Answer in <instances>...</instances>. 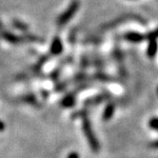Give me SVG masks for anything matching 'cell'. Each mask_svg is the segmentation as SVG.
Wrapping results in <instances>:
<instances>
[{
  "label": "cell",
  "mask_w": 158,
  "mask_h": 158,
  "mask_svg": "<svg viewBox=\"0 0 158 158\" xmlns=\"http://www.w3.org/2000/svg\"><path fill=\"white\" fill-rule=\"evenodd\" d=\"M83 118V131H84V133H85V136L86 138L88 139V142L91 146L92 150L94 152H99L100 150V146H99V143L95 137V135L93 131V129H92V126H91V122L88 119L87 116H84L82 117Z\"/></svg>",
  "instance_id": "obj_1"
},
{
  "label": "cell",
  "mask_w": 158,
  "mask_h": 158,
  "mask_svg": "<svg viewBox=\"0 0 158 158\" xmlns=\"http://www.w3.org/2000/svg\"><path fill=\"white\" fill-rule=\"evenodd\" d=\"M78 8H79V2L77 1V0H73V1L71 3L70 7L68 8L65 10V12L58 17V19H57V25L58 26H63L64 24L67 23L68 21H70L71 18L77 12Z\"/></svg>",
  "instance_id": "obj_2"
},
{
  "label": "cell",
  "mask_w": 158,
  "mask_h": 158,
  "mask_svg": "<svg viewBox=\"0 0 158 158\" xmlns=\"http://www.w3.org/2000/svg\"><path fill=\"white\" fill-rule=\"evenodd\" d=\"M124 38L132 43H140L144 39H146V35H143L139 32L131 31V32H126L125 35H124Z\"/></svg>",
  "instance_id": "obj_3"
},
{
  "label": "cell",
  "mask_w": 158,
  "mask_h": 158,
  "mask_svg": "<svg viewBox=\"0 0 158 158\" xmlns=\"http://www.w3.org/2000/svg\"><path fill=\"white\" fill-rule=\"evenodd\" d=\"M63 51V46H62V42L59 37H55L52 43L51 46V52L53 55H58L62 52Z\"/></svg>",
  "instance_id": "obj_4"
},
{
  "label": "cell",
  "mask_w": 158,
  "mask_h": 158,
  "mask_svg": "<svg viewBox=\"0 0 158 158\" xmlns=\"http://www.w3.org/2000/svg\"><path fill=\"white\" fill-rule=\"evenodd\" d=\"M157 48H158V45H157L156 39H150L148 51H147V53H148L149 57H151V58L154 57V55L156 54V52H157Z\"/></svg>",
  "instance_id": "obj_5"
},
{
  "label": "cell",
  "mask_w": 158,
  "mask_h": 158,
  "mask_svg": "<svg viewBox=\"0 0 158 158\" xmlns=\"http://www.w3.org/2000/svg\"><path fill=\"white\" fill-rule=\"evenodd\" d=\"M114 114V104H108L104 112H103V120H109Z\"/></svg>",
  "instance_id": "obj_6"
},
{
  "label": "cell",
  "mask_w": 158,
  "mask_h": 158,
  "mask_svg": "<svg viewBox=\"0 0 158 158\" xmlns=\"http://www.w3.org/2000/svg\"><path fill=\"white\" fill-rule=\"evenodd\" d=\"M2 36L7 40V41H9L10 43H13V44H17V43H19L21 40H20V38L18 37V36H16V35H13V33H10V32H6V31H4L3 33H2Z\"/></svg>",
  "instance_id": "obj_7"
},
{
  "label": "cell",
  "mask_w": 158,
  "mask_h": 158,
  "mask_svg": "<svg viewBox=\"0 0 158 158\" xmlns=\"http://www.w3.org/2000/svg\"><path fill=\"white\" fill-rule=\"evenodd\" d=\"M74 105V96L73 94L67 95L63 100H62V106L63 107H72Z\"/></svg>",
  "instance_id": "obj_8"
},
{
  "label": "cell",
  "mask_w": 158,
  "mask_h": 158,
  "mask_svg": "<svg viewBox=\"0 0 158 158\" xmlns=\"http://www.w3.org/2000/svg\"><path fill=\"white\" fill-rule=\"evenodd\" d=\"M105 98H107V96L106 95H101V96H95V97H94V98H92V99H89V100H88V104H91V105H94V104H98V103H101L102 101L105 99Z\"/></svg>",
  "instance_id": "obj_9"
},
{
  "label": "cell",
  "mask_w": 158,
  "mask_h": 158,
  "mask_svg": "<svg viewBox=\"0 0 158 158\" xmlns=\"http://www.w3.org/2000/svg\"><path fill=\"white\" fill-rule=\"evenodd\" d=\"M14 25L15 26V28H17V29H19L21 31H26L28 29L27 25H25L24 23H22V22H19L17 20H15L14 21Z\"/></svg>",
  "instance_id": "obj_10"
},
{
  "label": "cell",
  "mask_w": 158,
  "mask_h": 158,
  "mask_svg": "<svg viewBox=\"0 0 158 158\" xmlns=\"http://www.w3.org/2000/svg\"><path fill=\"white\" fill-rule=\"evenodd\" d=\"M149 125H150V127H151L152 129L158 131V118H156V117L152 118V119L150 120Z\"/></svg>",
  "instance_id": "obj_11"
},
{
  "label": "cell",
  "mask_w": 158,
  "mask_h": 158,
  "mask_svg": "<svg viewBox=\"0 0 158 158\" xmlns=\"http://www.w3.org/2000/svg\"><path fill=\"white\" fill-rule=\"evenodd\" d=\"M146 38L147 39H156V38H158V29L157 30H155L154 31H152V32H150L149 35H146Z\"/></svg>",
  "instance_id": "obj_12"
},
{
  "label": "cell",
  "mask_w": 158,
  "mask_h": 158,
  "mask_svg": "<svg viewBox=\"0 0 158 158\" xmlns=\"http://www.w3.org/2000/svg\"><path fill=\"white\" fill-rule=\"evenodd\" d=\"M67 158H79V154L76 152H71L69 155H68Z\"/></svg>",
  "instance_id": "obj_13"
},
{
  "label": "cell",
  "mask_w": 158,
  "mask_h": 158,
  "mask_svg": "<svg viewBox=\"0 0 158 158\" xmlns=\"http://www.w3.org/2000/svg\"><path fill=\"white\" fill-rule=\"evenodd\" d=\"M150 147L152 149H158V140L154 141V142H152L150 144Z\"/></svg>",
  "instance_id": "obj_14"
}]
</instances>
